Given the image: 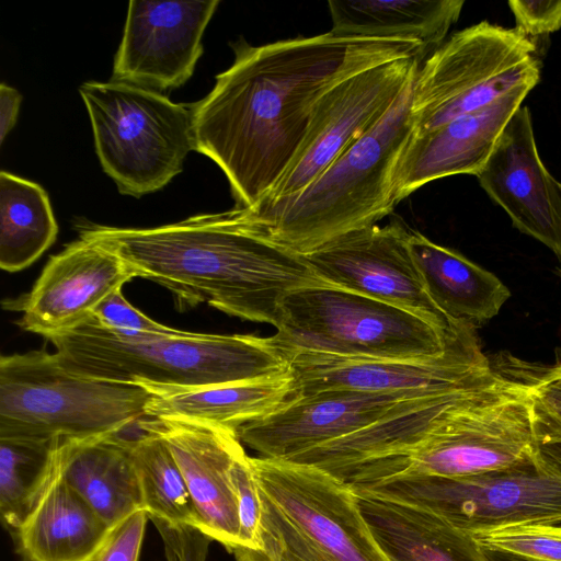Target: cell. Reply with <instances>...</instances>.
I'll return each mask as SVG.
<instances>
[{
    "mask_svg": "<svg viewBox=\"0 0 561 561\" xmlns=\"http://www.w3.org/2000/svg\"><path fill=\"white\" fill-rule=\"evenodd\" d=\"M233 64L191 105L195 150L227 176L237 208L257 206L290 165L322 95L343 79L416 56L401 38L347 37L331 31L251 46L231 45Z\"/></svg>",
    "mask_w": 561,
    "mask_h": 561,
    "instance_id": "1",
    "label": "cell"
},
{
    "mask_svg": "<svg viewBox=\"0 0 561 561\" xmlns=\"http://www.w3.org/2000/svg\"><path fill=\"white\" fill-rule=\"evenodd\" d=\"M81 239L116 254L135 277L170 290L181 308L207 304L276 328L284 297L321 282L307 261L274 241L241 208L154 228L81 222Z\"/></svg>",
    "mask_w": 561,
    "mask_h": 561,
    "instance_id": "2",
    "label": "cell"
},
{
    "mask_svg": "<svg viewBox=\"0 0 561 561\" xmlns=\"http://www.w3.org/2000/svg\"><path fill=\"white\" fill-rule=\"evenodd\" d=\"M61 364L85 377L160 388H194L256 379L288 370L272 337L168 333H121L84 323L45 337Z\"/></svg>",
    "mask_w": 561,
    "mask_h": 561,
    "instance_id": "3",
    "label": "cell"
},
{
    "mask_svg": "<svg viewBox=\"0 0 561 561\" xmlns=\"http://www.w3.org/2000/svg\"><path fill=\"white\" fill-rule=\"evenodd\" d=\"M415 77L387 114L304 190L241 208L245 216L274 241L305 256L391 214L394 169L414 130Z\"/></svg>",
    "mask_w": 561,
    "mask_h": 561,
    "instance_id": "4",
    "label": "cell"
},
{
    "mask_svg": "<svg viewBox=\"0 0 561 561\" xmlns=\"http://www.w3.org/2000/svg\"><path fill=\"white\" fill-rule=\"evenodd\" d=\"M262 502L257 549L237 561H390L352 488L313 466L251 457Z\"/></svg>",
    "mask_w": 561,
    "mask_h": 561,
    "instance_id": "5",
    "label": "cell"
},
{
    "mask_svg": "<svg viewBox=\"0 0 561 561\" xmlns=\"http://www.w3.org/2000/svg\"><path fill=\"white\" fill-rule=\"evenodd\" d=\"M145 386L78 375L45 350L0 357V437L84 440L147 419Z\"/></svg>",
    "mask_w": 561,
    "mask_h": 561,
    "instance_id": "6",
    "label": "cell"
},
{
    "mask_svg": "<svg viewBox=\"0 0 561 561\" xmlns=\"http://www.w3.org/2000/svg\"><path fill=\"white\" fill-rule=\"evenodd\" d=\"M272 340L283 352L428 359L474 329L445 331L414 312L323 282L288 293Z\"/></svg>",
    "mask_w": 561,
    "mask_h": 561,
    "instance_id": "7",
    "label": "cell"
},
{
    "mask_svg": "<svg viewBox=\"0 0 561 561\" xmlns=\"http://www.w3.org/2000/svg\"><path fill=\"white\" fill-rule=\"evenodd\" d=\"M103 171L121 194L141 197L183 171L195 150L191 105L133 84L88 81L79 87Z\"/></svg>",
    "mask_w": 561,
    "mask_h": 561,
    "instance_id": "8",
    "label": "cell"
},
{
    "mask_svg": "<svg viewBox=\"0 0 561 561\" xmlns=\"http://www.w3.org/2000/svg\"><path fill=\"white\" fill-rule=\"evenodd\" d=\"M530 403L525 382L502 375L451 408L405 455L348 484L401 474L465 477L514 466L531 457Z\"/></svg>",
    "mask_w": 561,
    "mask_h": 561,
    "instance_id": "9",
    "label": "cell"
},
{
    "mask_svg": "<svg viewBox=\"0 0 561 561\" xmlns=\"http://www.w3.org/2000/svg\"><path fill=\"white\" fill-rule=\"evenodd\" d=\"M535 51V43L516 27L486 21L453 34L419 67L413 134L478 111L518 85H536L540 64Z\"/></svg>",
    "mask_w": 561,
    "mask_h": 561,
    "instance_id": "10",
    "label": "cell"
},
{
    "mask_svg": "<svg viewBox=\"0 0 561 561\" xmlns=\"http://www.w3.org/2000/svg\"><path fill=\"white\" fill-rule=\"evenodd\" d=\"M352 489L426 511L468 535L561 523V479L543 471L533 456L478 474H401Z\"/></svg>",
    "mask_w": 561,
    "mask_h": 561,
    "instance_id": "11",
    "label": "cell"
},
{
    "mask_svg": "<svg viewBox=\"0 0 561 561\" xmlns=\"http://www.w3.org/2000/svg\"><path fill=\"white\" fill-rule=\"evenodd\" d=\"M284 353L295 397L329 389L433 396L476 387L499 374L483 354L474 330L442 355L428 359Z\"/></svg>",
    "mask_w": 561,
    "mask_h": 561,
    "instance_id": "12",
    "label": "cell"
},
{
    "mask_svg": "<svg viewBox=\"0 0 561 561\" xmlns=\"http://www.w3.org/2000/svg\"><path fill=\"white\" fill-rule=\"evenodd\" d=\"M421 64L416 56L388 61L354 73L328 90L314 106L290 165L257 206L294 196L318 178L387 114Z\"/></svg>",
    "mask_w": 561,
    "mask_h": 561,
    "instance_id": "13",
    "label": "cell"
},
{
    "mask_svg": "<svg viewBox=\"0 0 561 561\" xmlns=\"http://www.w3.org/2000/svg\"><path fill=\"white\" fill-rule=\"evenodd\" d=\"M410 230L398 220L348 233L305 255L314 276L416 313L445 331L461 327L430 299L409 247Z\"/></svg>",
    "mask_w": 561,
    "mask_h": 561,
    "instance_id": "14",
    "label": "cell"
},
{
    "mask_svg": "<svg viewBox=\"0 0 561 561\" xmlns=\"http://www.w3.org/2000/svg\"><path fill=\"white\" fill-rule=\"evenodd\" d=\"M218 0H131L114 58L112 81L163 92L193 75Z\"/></svg>",
    "mask_w": 561,
    "mask_h": 561,
    "instance_id": "15",
    "label": "cell"
},
{
    "mask_svg": "<svg viewBox=\"0 0 561 561\" xmlns=\"http://www.w3.org/2000/svg\"><path fill=\"white\" fill-rule=\"evenodd\" d=\"M425 397L431 396L322 390L294 397L272 413L241 426L237 434L261 457L288 460L356 433Z\"/></svg>",
    "mask_w": 561,
    "mask_h": 561,
    "instance_id": "16",
    "label": "cell"
},
{
    "mask_svg": "<svg viewBox=\"0 0 561 561\" xmlns=\"http://www.w3.org/2000/svg\"><path fill=\"white\" fill-rule=\"evenodd\" d=\"M133 278L116 254L80 238L51 256L31 291L10 304L22 311L21 329L47 337L84 323Z\"/></svg>",
    "mask_w": 561,
    "mask_h": 561,
    "instance_id": "17",
    "label": "cell"
},
{
    "mask_svg": "<svg viewBox=\"0 0 561 561\" xmlns=\"http://www.w3.org/2000/svg\"><path fill=\"white\" fill-rule=\"evenodd\" d=\"M138 425L164 439L185 479L201 530L231 552L239 546L232 469L245 453L238 434L185 420L147 417Z\"/></svg>",
    "mask_w": 561,
    "mask_h": 561,
    "instance_id": "18",
    "label": "cell"
},
{
    "mask_svg": "<svg viewBox=\"0 0 561 561\" xmlns=\"http://www.w3.org/2000/svg\"><path fill=\"white\" fill-rule=\"evenodd\" d=\"M477 178L518 230L561 259V183L541 162L527 107L510 118Z\"/></svg>",
    "mask_w": 561,
    "mask_h": 561,
    "instance_id": "19",
    "label": "cell"
},
{
    "mask_svg": "<svg viewBox=\"0 0 561 561\" xmlns=\"http://www.w3.org/2000/svg\"><path fill=\"white\" fill-rule=\"evenodd\" d=\"M534 87L518 85L478 111L433 130L412 133L393 173L394 204L432 181L457 174L477 176L510 118Z\"/></svg>",
    "mask_w": 561,
    "mask_h": 561,
    "instance_id": "20",
    "label": "cell"
},
{
    "mask_svg": "<svg viewBox=\"0 0 561 561\" xmlns=\"http://www.w3.org/2000/svg\"><path fill=\"white\" fill-rule=\"evenodd\" d=\"M72 440L61 439L43 490L12 533L22 561H92L112 531L64 478Z\"/></svg>",
    "mask_w": 561,
    "mask_h": 561,
    "instance_id": "21",
    "label": "cell"
},
{
    "mask_svg": "<svg viewBox=\"0 0 561 561\" xmlns=\"http://www.w3.org/2000/svg\"><path fill=\"white\" fill-rule=\"evenodd\" d=\"M153 392L147 417L206 423L233 432L295 397L289 370L263 378L194 388L145 386Z\"/></svg>",
    "mask_w": 561,
    "mask_h": 561,
    "instance_id": "22",
    "label": "cell"
},
{
    "mask_svg": "<svg viewBox=\"0 0 561 561\" xmlns=\"http://www.w3.org/2000/svg\"><path fill=\"white\" fill-rule=\"evenodd\" d=\"M409 247L430 299L456 323L476 329L511 297L493 273L417 231L410 230Z\"/></svg>",
    "mask_w": 561,
    "mask_h": 561,
    "instance_id": "23",
    "label": "cell"
},
{
    "mask_svg": "<svg viewBox=\"0 0 561 561\" xmlns=\"http://www.w3.org/2000/svg\"><path fill=\"white\" fill-rule=\"evenodd\" d=\"M353 491L375 539L390 561H489L470 535L440 517L408 504Z\"/></svg>",
    "mask_w": 561,
    "mask_h": 561,
    "instance_id": "24",
    "label": "cell"
},
{
    "mask_svg": "<svg viewBox=\"0 0 561 561\" xmlns=\"http://www.w3.org/2000/svg\"><path fill=\"white\" fill-rule=\"evenodd\" d=\"M64 478L112 530L145 510L131 438L121 434L73 439Z\"/></svg>",
    "mask_w": 561,
    "mask_h": 561,
    "instance_id": "25",
    "label": "cell"
},
{
    "mask_svg": "<svg viewBox=\"0 0 561 561\" xmlns=\"http://www.w3.org/2000/svg\"><path fill=\"white\" fill-rule=\"evenodd\" d=\"M462 0H330L331 32L347 37L419 42L425 59L457 22Z\"/></svg>",
    "mask_w": 561,
    "mask_h": 561,
    "instance_id": "26",
    "label": "cell"
},
{
    "mask_svg": "<svg viewBox=\"0 0 561 561\" xmlns=\"http://www.w3.org/2000/svg\"><path fill=\"white\" fill-rule=\"evenodd\" d=\"M58 226L45 190L12 173H0V267H28L56 240Z\"/></svg>",
    "mask_w": 561,
    "mask_h": 561,
    "instance_id": "27",
    "label": "cell"
},
{
    "mask_svg": "<svg viewBox=\"0 0 561 561\" xmlns=\"http://www.w3.org/2000/svg\"><path fill=\"white\" fill-rule=\"evenodd\" d=\"M64 437H0V515L12 534L43 490Z\"/></svg>",
    "mask_w": 561,
    "mask_h": 561,
    "instance_id": "28",
    "label": "cell"
},
{
    "mask_svg": "<svg viewBox=\"0 0 561 561\" xmlns=\"http://www.w3.org/2000/svg\"><path fill=\"white\" fill-rule=\"evenodd\" d=\"M131 455L148 516L199 528L185 479L164 439L141 431L131 437Z\"/></svg>",
    "mask_w": 561,
    "mask_h": 561,
    "instance_id": "29",
    "label": "cell"
},
{
    "mask_svg": "<svg viewBox=\"0 0 561 561\" xmlns=\"http://www.w3.org/2000/svg\"><path fill=\"white\" fill-rule=\"evenodd\" d=\"M530 403L536 463L561 479V363L525 382Z\"/></svg>",
    "mask_w": 561,
    "mask_h": 561,
    "instance_id": "30",
    "label": "cell"
},
{
    "mask_svg": "<svg viewBox=\"0 0 561 561\" xmlns=\"http://www.w3.org/2000/svg\"><path fill=\"white\" fill-rule=\"evenodd\" d=\"M488 550L502 551L535 561H561L559 524H519L470 535Z\"/></svg>",
    "mask_w": 561,
    "mask_h": 561,
    "instance_id": "31",
    "label": "cell"
},
{
    "mask_svg": "<svg viewBox=\"0 0 561 561\" xmlns=\"http://www.w3.org/2000/svg\"><path fill=\"white\" fill-rule=\"evenodd\" d=\"M232 479L238 501L239 517V546L237 548L255 550L259 545L262 502L251 465V457L245 453L236 460L232 469Z\"/></svg>",
    "mask_w": 561,
    "mask_h": 561,
    "instance_id": "32",
    "label": "cell"
},
{
    "mask_svg": "<svg viewBox=\"0 0 561 561\" xmlns=\"http://www.w3.org/2000/svg\"><path fill=\"white\" fill-rule=\"evenodd\" d=\"M92 318L102 327L121 333H168L173 328L163 325L135 308L122 290L107 297L94 311Z\"/></svg>",
    "mask_w": 561,
    "mask_h": 561,
    "instance_id": "33",
    "label": "cell"
},
{
    "mask_svg": "<svg viewBox=\"0 0 561 561\" xmlns=\"http://www.w3.org/2000/svg\"><path fill=\"white\" fill-rule=\"evenodd\" d=\"M163 541L167 561H206L210 538L199 528L149 517Z\"/></svg>",
    "mask_w": 561,
    "mask_h": 561,
    "instance_id": "34",
    "label": "cell"
},
{
    "mask_svg": "<svg viewBox=\"0 0 561 561\" xmlns=\"http://www.w3.org/2000/svg\"><path fill=\"white\" fill-rule=\"evenodd\" d=\"M148 513L138 511L116 526L92 561H138Z\"/></svg>",
    "mask_w": 561,
    "mask_h": 561,
    "instance_id": "35",
    "label": "cell"
},
{
    "mask_svg": "<svg viewBox=\"0 0 561 561\" xmlns=\"http://www.w3.org/2000/svg\"><path fill=\"white\" fill-rule=\"evenodd\" d=\"M508 5L516 28L528 37L561 28V0H511Z\"/></svg>",
    "mask_w": 561,
    "mask_h": 561,
    "instance_id": "36",
    "label": "cell"
},
{
    "mask_svg": "<svg viewBox=\"0 0 561 561\" xmlns=\"http://www.w3.org/2000/svg\"><path fill=\"white\" fill-rule=\"evenodd\" d=\"M22 96L14 88L0 84V142L3 144L5 137L13 128L19 116Z\"/></svg>",
    "mask_w": 561,
    "mask_h": 561,
    "instance_id": "37",
    "label": "cell"
},
{
    "mask_svg": "<svg viewBox=\"0 0 561 561\" xmlns=\"http://www.w3.org/2000/svg\"><path fill=\"white\" fill-rule=\"evenodd\" d=\"M483 550H484V553L489 561H535V560L522 558V557L502 552V551L488 550V549H483Z\"/></svg>",
    "mask_w": 561,
    "mask_h": 561,
    "instance_id": "38",
    "label": "cell"
}]
</instances>
